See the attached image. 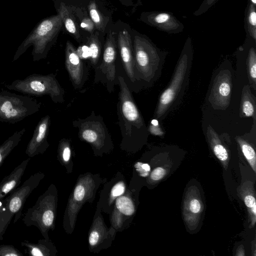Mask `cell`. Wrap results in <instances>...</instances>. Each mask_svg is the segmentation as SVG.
<instances>
[{"instance_id":"obj_1","label":"cell","mask_w":256,"mask_h":256,"mask_svg":"<svg viewBox=\"0 0 256 256\" xmlns=\"http://www.w3.org/2000/svg\"><path fill=\"white\" fill-rule=\"evenodd\" d=\"M118 79L120 92L116 108L122 136L120 147L132 152L146 140L148 132L125 78L118 76Z\"/></svg>"},{"instance_id":"obj_2","label":"cell","mask_w":256,"mask_h":256,"mask_svg":"<svg viewBox=\"0 0 256 256\" xmlns=\"http://www.w3.org/2000/svg\"><path fill=\"white\" fill-rule=\"evenodd\" d=\"M134 60L136 82L149 87L160 75L166 52L158 48L146 34L136 30H130Z\"/></svg>"},{"instance_id":"obj_3","label":"cell","mask_w":256,"mask_h":256,"mask_svg":"<svg viewBox=\"0 0 256 256\" xmlns=\"http://www.w3.org/2000/svg\"><path fill=\"white\" fill-rule=\"evenodd\" d=\"M193 56L192 40L188 36L178 61L170 82L161 94L154 118L162 120L180 101L188 82Z\"/></svg>"},{"instance_id":"obj_4","label":"cell","mask_w":256,"mask_h":256,"mask_svg":"<svg viewBox=\"0 0 256 256\" xmlns=\"http://www.w3.org/2000/svg\"><path fill=\"white\" fill-rule=\"evenodd\" d=\"M62 26V18L57 14L43 19L19 46L12 61L16 60L32 45L33 61L46 58L56 44Z\"/></svg>"},{"instance_id":"obj_5","label":"cell","mask_w":256,"mask_h":256,"mask_svg":"<svg viewBox=\"0 0 256 256\" xmlns=\"http://www.w3.org/2000/svg\"><path fill=\"white\" fill-rule=\"evenodd\" d=\"M105 180L98 174L86 172L79 176L69 196L63 218V227L66 233L74 228L78 214L82 206L94 200L97 190Z\"/></svg>"},{"instance_id":"obj_6","label":"cell","mask_w":256,"mask_h":256,"mask_svg":"<svg viewBox=\"0 0 256 256\" xmlns=\"http://www.w3.org/2000/svg\"><path fill=\"white\" fill-rule=\"evenodd\" d=\"M58 192L51 184L38 198L35 204L27 210L22 221L26 226H36L44 238L50 239L48 232L55 228Z\"/></svg>"},{"instance_id":"obj_7","label":"cell","mask_w":256,"mask_h":256,"mask_svg":"<svg viewBox=\"0 0 256 256\" xmlns=\"http://www.w3.org/2000/svg\"><path fill=\"white\" fill-rule=\"evenodd\" d=\"M72 124L78 128L80 140L90 145L95 156H102L114 150L112 136L103 118L94 110L86 118L73 120Z\"/></svg>"},{"instance_id":"obj_8","label":"cell","mask_w":256,"mask_h":256,"mask_svg":"<svg viewBox=\"0 0 256 256\" xmlns=\"http://www.w3.org/2000/svg\"><path fill=\"white\" fill-rule=\"evenodd\" d=\"M44 177V174L40 172L30 176L21 186L0 202V240H2L13 217L14 223L20 217L26 200Z\"/></svg>"},{"instance_id":"obj_9","label":"cell","mask_w":256,"mask_h":256,"mask_svg":"<svg viewBox=\"0 0 256 256\" xmlns=\"http://www.w3.org/2000/svg\"><path fill=\"white\" fill-rule=\"evenodd\" d=\"M24 95L41 96L48 95L55 104L64 102L65 91L56 78V74H31L24 79H18L6 86Z\"/></svg>"},{"instance_id":"obj_10","label":"cell","mask_w":256,"mask_h":256,"mask_svg":"<svg viewBox=\"0 0 256 256\" xmlns=\"http://www.w3.org/2000/svg\"><path fill=\"white\" fill-rule=\"evenodd\" d=\"M41 104L31 96L2 90L0 92V122H19L38 112Z\"/></svg>"},{"instance_id":"obj_11","label":"cell","mask_w":256,"mask_h":256,"mask_svg":"<svg viewBox=\"0 0 256 256\" xmlns=\"http://www.w3.org/2000/svg\"><path fill=\"white\" fill-rule=\"evenodd\" d=\"M114 25L106 36L100 62L94 69V83H102L109 93L112 92L115 86L118 84L116 69L118 50Z\"/></svg>"},{"instance_id":"obj_12","label":"cell","mask_w":256,"mask_h":256,"mask_svg":"<svg viewBox=\"0 0 256 256\" xmlns=\"http://www.w3.org/2000/svg\"><path fill=\"white\" fill-rule=\"evenodd\" d=\"M116 34L118 54L123 68L130 82H136L134 71V54L130 33L131 26L118 20L114 22Z\"/></svg>"},{"instance_id":"obj_13","label":"cell","mask_w":256,"mask_h":256,"mask_svg":"<svg viewBox=\"0 0 256 256\" xmlns=\"http://www.w3.org/2000/svg\"><path fill=\"white\" fill-rule=\"evenodd\" d=\"M101 212L100 207L97 206L93 221L88 232L89 250L94 253L99 252L101 250L110 247L116 232L113 227H107Z\"/></svg>"},{"instance_id":"obj_14","label":"cell","mask_w":256,"mask_h":256,"mask_svg":"<svg viewBox=\"0 0 256 256\" xmlns=\"http://www.w3.org/2000/svg\"><path fill=\"white\" fill-rule=\"evenodd\" d=\"M64 53L65 67L72 84L75 90H80L88 80V68L70 40H67L66 42Z\"/></svg>"},{"instance_id":"obj_15","label":"cell","mask_w":256,"mask_h":256,"mask_svg":"<svg viewBox=\"0 0 256 256\" xmlns=\"http://www.w3.org/2000/svg\"><path fill=\"white\" fill-rule=\"evenodd\" d=\"M136 212V206L132 198V190L126 189L114 202L110 214L112 226L116 232L121 231L130 224Z\"/></svg>"},{"instance_id":"obj_16","label":"cell","mask_w":256,"mask_h":256,"mask_svg":"<svg viewBox=\"0 0 256 256\" xmlns=\"http://www.w3.org/2000/svg\"><path fill=\"white\" fill-rule=\"evenodd\" d=\"M107 0H88V10L96 30L106 37L114 24V8Z\"/></svg>"},{"instance_id":"obj_17","label":"cell","mask_w":256,"mask_h":256,"mask_svg":"<svg viewBox=\"0 0 256 256\" xmlns=\"http://www.w3.org/2000/svg\"><path fill=\"white\" fill-rule=\"evenodd\" d=\"M139 20L147 25L168 34H178L184 29L183 24L170 12H144L140 14Z\"/></svg>"},{"instance_id":"obj_18","label":"cell","mask_w":256,"mask_h":256,"mask_svg":"<svg viewBox=\"0 0 256 256\" xmlns=\"http://www.w3.org/2000/svg\"><path fill=\"white\" fill-rule=\"evenodd\" d=\"M232 74L228 70H222L215 77L210 96L212 106L226 109L229 105L232 91Z\"/></svg>"},{"instance_id":"obj_19","label":"cell","mask_w":256,"mask_h":256,"mask_svg":"<svg viewBox=\"0 0 256 256\" xmlns=\"http://www.w3.org/2000/svg\"><path fill=\"white\" fill-rule=\"evenodd\" d=\"M203 208L198 190L195 186H190L186 192L182 208L184 218L190 230L197 228Z\"/></svg>"},{"instance_id":"obj_20","label":"cell","mask_w":256,"mask_h":256,"mask_svg":"<svg viewBox=\"0 0 256 256\" xmlns=\"http://www.w3.org/2000/svg\"><path fill=\"white\" fill-rule=\"evenodd\" d=\"M126 183L124 176L118 173L108 183L105 184L102 191L97 206L102 211L110 214L116 199L126 191Z\"/></svg>"},{"instance_id":"obj_21","label":"cell","mask_w":256,"mask_h":256,"mask_svg":"<svg viewBox=\"0 0 256 256\" xmlns=\"http://www.w3.org/2000/svg\"><path fill=\"white\" fill-rule=\"evenodd\" d=\"M50 123V118L49 115L42 117L38 122L26 150V154L29 157L42 154L49 147L48 136Z\"/></svg>"},{"instance_id":"obj_22","label":"cell","mask_w":256,"mask_h":256,"mask_svg":"<svg viewBox=\"0 0 256 256\" xmlns=\"http://www.w3.org/2000/svg\"><path fill=\"white\" fill-rule=\"evenodd\" d=\"M73 13L82 31V40L93 33L94 26L88 10V0H64Z\"/></svg>"},{"instance_id":"obj_23","label":"cell","mask_w":256,"mask_h":256,"mask_svg":"<svg viewBox=\"0 0 256 256\" xmlns=\"http://www.w3.org/2000/svg\"><path fill=\"white\" fill-rule=\"evenodd\" d=\"M53 2L56 14L62 18L63 26L74 40L81 44L82 42V31L70 7L64 0H53Z\"/></svg>"},{"instance_id":"obj_24","label":"cell","mask_w":256,"mask_h":256,"mask_svg":"<svg viewBox=\"0 0 256 256\" xmlns=\"http://www.w3.org/2000/svg\"><path fill=\"white\" fill-rule=\"evenodd\" d=\"M30 158L24 160L0 182V202L15 190L20 185Z\"/></svg>"},{"instance_id":"obj_25","label":"cell","mask_w":256,"mask_h":256,"mask_svg":"<svg viewBox=\"0 0 256 256\" xmlns=\"http://www.w3.org/2000/svg\"><path fill=\"white\" fill-rule=\"evenodd\" d=\"M105 40V37L97 30L84 38L82 44L88 47L90 66L94 69L100 62Z\"/></svg>"},{"instance_id":"obj_26","label":"cell","mask_w":256,"mask_h":256,"mask_svg":"<svg viewBox=\"0 0 256 256\" xmlns=\"http://www.w3.org/2000/svg\"><path fill=\"white\" fill-rule=\"evenodd\" d=\"M21 246L25 248L26 254L32 256H56L58 250L50 239L39 240L37 243L22 242Z\"/></svg>"},{"instance_id":"obj_27","label":"cell","mask_w":256,"mask_h":256,"mask_svg":"<svg viewBox=\"0 0 256 256\" xmlns=\"http://www.w3.org/2000/svg\"><path fill=\"white\" fill-rule=\"evenodd\" d=\"M239 193L247 208L250 227L253 228L256 222V203L253 182L248 180L239 188Z\"/></svg>"},{"instance_id":"obj_28","label":"cell","mask_w":256,"mask_h":256,"mask_svg":"<svg viewBox=\"0 0 256 256\" xmlns=\"http://www.w3.org/2000/svg\"><path fill=\"white\" fill-rule=\"evenodd\" d=\"M206 134L208 144L214 154L226 170L230 160L227 150L222 144L218 134L210 126L208 128Z\"/></svg>"},{"instance_id":"obj_29","label":"cell","mask_w":256,"mask_h":256,"mask_svg":"<svg viewBox=\"0 0 256 256\" xmlns=\"http://www.w3.org/2000/svg\"><path fill=\"white\" fill-rule=\"evenodd\" d=\"M245 41L247 45L248 72L249 80L252 87L256 89V41L246 36Z\"/></svg>"},{"instance_id":"obj_30","label":"cell","mask_w":256,"mask_h":256,"mask_svg":"<svg viewBox=\"0 0 256 256\" xmlns=\"http://www.w3.org/2000/svg\"><path fill=\"white\" fill-rule=\"evenodd\" d=\"M244 28L246 36L256 41V0H248L244 12Z\"/></svg>"},{"instance_id":"obj_31","label":"cell","mask_w":256,"mask_h":256,"mask_svg":"<svg viewBox=\"0 0 256 256\" xmlns=\"http://www.w3.org/2000/svg\"><path fill=\"white\" fill-rule=\"evenodd\" d=\"M256 98L250 92L248 86H246L242 91L240 108L241 117H252L256 120Z\"/></svg>"},{"instance_id":"obj_32","label":"cell","mask_w":256,"mask_h":256,"mask_svg":"<svg viewBox=\"0 0 256 256\" xmlns=\"http://www.w3.org/2000/svg\"><path fill=\"white\" fill-rule=\"evenodd\" d=\"M72 150L70 140L66 138H62L58 148V159L64 166L68 172H70L73 164L72 160Z\"/></svg>"},{"instance_id":"obj_33","label":"cell","mask_w":256,"mask_h":256,"mask_svg":"<svg viewBox=\"0 0 256 256\" xmlns=\"http://www.w3.org/2000/svg\"><path fill=\"white\" fill-rule=\"evenodd\" d=\"M26 128L14 132L0 146V166L12 150L20 142Z\"/></svg>"},{"instance_id":"obj_34","label":"cell","mask_w":256,"mask_h":256,"mask_svg":"<svg viewBox=\"0 0 256 256\" xmlns=\"http://www.w3.org/2000/svg\"><path fill=\"white\" fill-rule=\"evenodd\" d=\"M242 152L254 172H256V154L253 147L243 138H236Z\"/></svg>"},{"instance_id":"obj_35","label":"cell","mask_w":256,"mask_h":256,"mask_svg":"<svg viewBox=\"0 0 256 256\" xmlns=\"http://www.w3.org/2000/svg\"><path fill=\"white\" fill-rule=\"evenodd\" d=\"M22 253L12 244L0 245V256H23Z\"/></svg>"},{"instance_id":"obj_36","label":"cell","mask_w":256,"mask_h":256,"mask_svg":"<svg viewBox=\"0 0 256 256\" xmlns=\"http://www.w3.org/2000/svg\"><path fill=\"white\" fill-rule=\"evenodd\" d=\"M219 0H203L201 4L193 14L194 16H200L206 13L212 6H214Z\"/></svg>"},{"instance_id":"obj_37","label":"cell","mask_w":256,"mask_h":256,"mask_svg":"<svg viewBox=\"0 0 256 256\" xmlns=\"http://www.w3.org/2000/svg\"><path fill=\"white\" fill-rule=\"evenodd\" d=\"M134 167L140 176L145 178L149 176L150 168L148 164L138 162L134 164Z\"/></svg>"},{"instance_id":"obj_38","label":"cell","mask_w":256,"mask_h":256,"mask_svg":"<svg viewBox=\"0 0 256 256\" xmlns=\"http://www.w3.org/2000/svg\"><path fill=\"white\" fill-rule=\"evenodd\" d=\"M166 170L162 167L154 168L150 174V178L154 182L162 180L166 174Z\"/></svg>"},{"instance_id":"obj_39","label":"cell","mask_w":256,"mask_h":256,"mask_svg":"<svg viewBox=\"0 0 256 256\" xmlns=\"http://www.w3.org/2000/svg\"><path fill=\"white\" fill-rule=\"evenodd\" d=\"M121 4L127 8H132L134 11L142 4V0H118Z\"/></svg>"},{"instance_id":"obj_40","label":"cell","mask_w":256,"mask_h":256,"mask_svg":"<svg viewBox=\"0 0 256 256\" xmlns=\"http://www.w3.org/2000/svg\"><path fill=\"white\" fill-rule=\"evenodd\" d=\"M148 130V132H150L152 134L155 135L160 136L162 134V132H160V130L158 128V126L154 124L152 122L150 124Z\"/></svg>"}]
</instances>
